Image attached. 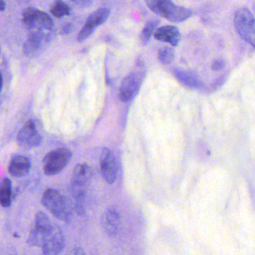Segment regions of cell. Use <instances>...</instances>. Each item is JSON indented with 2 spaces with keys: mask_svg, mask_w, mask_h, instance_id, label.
Segmentation results:
<instances>
[{
  "mask_svg": "<svg viewBox=\"0 0 255 255\" xmlns=\"http://www.w3.org/2000/svg\"><path fill=\"white\" fill-rule=\"evenodd\" d=\"M92 178V169L86 163L78 164L73 170L70 192L76 202V210L79 215L85 214L84 202L87 190Z\"/></svg>",
  "mask_w": 255,
  "mask_h": 255,
  "instance_id": "obj_1",
  "label": "cell"
},
{
  "mask_svg": "<svg viewBox=\"0 0 255 255\" xmlns=\"http://www.w3.org/2000/svg\"><path fill=\"white\" fill-rule=\"evenodd\" d=\"M145 3L154 13L171 22H182L188 19L192 14L190 9L176 5L168 0H147Z\"/></svg>",
  "mask_w": 255,
  "mask_h": 255,
  "instance_id": "obj_2",
  "label": "cell"
},
{
  "mask_svg": "<svg viewBox=\"0 0 255 255\" xmlns=\"http://www.w3.org/2000/svg\"><path fill=\"white\" fill-rule=\"evenodd\" d=\"M43 206L58 220L69 223L71 220L72 212L62 195L55 189H47L42 196Z\"/></svg>",
  "mask_w": 255,
  "mask_h": 255,
  "instance_id": "obj_3",
  "label": "cell"
},
{
  "mask_svg": "<svg viewBox=\"0 0 255 255\" xmlns=\"http://www.w3.org/2000/svg\"><path fill=\"white\" fill-rule=\"evenodd\" d=\"M22 21L31 31L30 32L47 33L46 31L52 30L54 25L53 21L47 13L34 7L25 9Z\"/></svg>",
  "mask_w": 255,
  "mask_h": 255,
  "instance_id": "obj_4",
  "label": "cell"
},
{
  "mask_svg": "<svg viewBox=\"0 0 255 255\" xmlns=\"http://www.w3.org/2000/svg\"><path fill=\"white\" fill-rule=\"evenodd\" d=\"M235 25L244 40L255 47V18L247 7H241L235 14Z\"/></svg>",
  "mask_w": 255,
  "mask_h": 255,
  "instance_id": "obj_5",
  "label": "cell"
},
{
  "mask_svg": "<svg viewBox=\"0 0 255 255\" xmlns=\"http://www.w3.org/2000/svg\"><path fill=\"white\" fill-rule=\"evenodd\" d=\"M71 151L67 148H59L49 152L43 159V169L48 176L60 173L71 160Z\"/></svg>",
  "mask_w": 255,
  "mask_h": 255,
  "instance_id": "obj_6",
  "label": "cell"
},
{
  "mask_svg": "<svg viewBox=\"0 0 255 255\" xmlns=\"http://www.w3.org/2000/svg\"><path fill=\"white\" fill-rule=\"evenodd\" d=\"M145 76L142 70L131 72L124 79L119 90V98L123 102L131 100L140 88L141 84Z\"/></svg>",
  "mask_w": 255,
  "mask_h": 255,
  "instance_id": "obj_7",
  "label": "cell"
},
{
  "mask_svg": "<svg viewBox=\"0 0 255 255\" xmlns=\"http://www.w3.org/2000/svg\"><path fill=\"white\" fill-rule=\"evenodd\" d=\"M101 226L105 233L114 238L118 235L121 224V214L117 206H109L101 217Z\"/></svg>",
  "mask_w": 255,
  "mask_h": 255,
  "instance_id": "obj_8",
  "label": "cell"
},
{
  "mask_svg": "<svg viewBox=\"0 0 255 255\" xmlns=\"http://www.w3.org/2000/svg\"><path fill=\"white\" fill-rule=\"evenodd\" d=\"M65 247L64 234L58 226L54 225L42 246L43 255H59Z\"/></svg>",
  "mask_w": 255,
  "mask_h": 255,
  "instance_id": "obj_9",
  "label": "cell"
},
{
  "mask_svg": "<svg viewBox=\"0 0 255 255\" xmlns=\"http://www.w3.org/2000/svg\"><path fill=\"white\" fill-rule=\"evenodd\" d=\"M100 169L105 181L113 184L118 178V166L116 157L109 148H104L100 155Z\"/></svg>",
  "mask_w": 255,
  "mask_h": 255,
  "instance_id": "obj_10",
  "label": "cell"
},
{
  "mask_svg": "<svg viewBox=\"0 0 255 255\" xmlns=\"http://www.w3.org/2000/svg\"><path fill=\"white\" fill-rule=\"evenodd\" d=\"M110 13V10L107 7H101L98 10H95L88 17L83 28L78 34V40L82 42L88 39L97 26L102 25L107 20Z\"/></svg>",
  "mask_w": 255,
  "mask_h": 255,
  "instance_id": "obj_11",
  "label": "cell"
},
{
  "mask_svg": "<svg viewBox=\"0 0 255 255\" xmlns=\"http://www.w3.org/2000/svg\"><path fill=\"white\" fill-rule=\"evenodd\" d=\"M42 137L34 121H27L19 130L17 135V142L23 148H31L38 146L41 143Z\"/></svg>",
  "mask_w": 255,
  "mask_h": 255,
  "instance_id": "obj_12",
  "label": "cell"
},
{
  "mask_svg": "<svg viewBox=\"0 0 255 255\" xmlns=\"http://www.w3.org/2000/svg\"><path fill=\"white\" fill-rule=\"evenodd\" d=\"M154 36L157 40L166 42L172 46H176L181 40V35L179 29L175 25H165L155 30Z\"/></svg>",
  "mask_w": 255,
  "mask_h": 255,
  "instance_id": "obj_13",
  "label": "cell"
},
{
  "mask_svg": "<svg viewBox=\"0 0 255 255\" xmlns=\"http://www.w3.org/2000/svg\"><path fill=\"white\" fill-rule=\"evenodd\" d=\"M49 36L47 33L45 32H30L24 44V52L25 55H34L47 42Z\"/></svg>",
  "mask_w": 255,
  "mask_h": 255,
  "instance_id": "obj_14",
  "label": "cell"
},
{
  "mask_svg": "<svg viewBox=\"0 0 255 255\" xmlns=\"http://www.w3.org/2000/svg\"><path fill=\"white\" fill-rule=\"evenodd\" d=\"M31 169V162L24 156H16L10 160L8 171L10 175L21 178L28 175Z\"/></svg>",
  "mask_w": 255,
  "mask_h": 255,
  "instance_id": "obj_15",
  "label": "cell"
},
{
  "mask_svg": "<svg viewBox=\"0 0 255 255\" xmlns=\"http://www.w3.org/2000/svg\"><path fill=\"white\" fill-rule=\"evenodd\" d=\"M11 182L8 178H3L0 181V205L3 208H8L11 205Z\"/></svg>",
  "mask_w": 255,
  "mask_h": 255,
  "instance_id": "obj_16",
  "label": "cell"
},
{
  "mask_svg": "<svg viewBox=\"0 0 255 255\" xmlns=\"http://www.w3.org/2000/svg\"><path fill=\"white\" fill-rule=\"evenodd\" d=\"M174 74L180 82L185 84L187 86L191 87V88H199L202 85L199 79L190 72L176 69L174 70Z\"/></svg>",
  "mask_w": 255,
  "mask_h": 255,
  "instance_id": "obj_17",
  "label": "cell"
},
{
  "mask_svg": "<svg viewBox=\"0 0 255 255\" xmlns=\"http://www.w3.org/2000/svg\"><path fill=\"white\" fill-rule=\"evenodd\" d=\"M53 227L54 225L44 213L38 212L36 214L34 228L48 234L52 230Z\"/></svg>",
  "mask_w": 255,
  "mask_h": 255,
  "instance_id": "obj_18",
  "label": "cell"
},
{
  "mask_svg": "<svg viewBox=\"0 0 255 255\" xmlns=\"http://www.w3.org/2000/svg\"><path fill=\"white\" fill-rule=\"evenodd\" d=\"M159 23H160V20L157 19H152V20H150L149 22H147L146 25H145L142 32H141L140 37H139L142 45H145L148 43L150 38H151V34H153Z\"/></svg>",
  "mask_w": 255,
  "mask_h": 255,
  "instance_id": "obj_19",
  "label": "cell"
},
{
  "mask_svg": "<svg viewBox=\"0 0 255 255\" xmlns=\"http://www.w3.org/2000/svg\"><path fill=\"white\" fill-rule=\"evenodd\" d=\"M50 11L56 17H61V16L70 14V9L64 1H57L51 7Z\"/></svg>",
  "mask_w": 255,
  "mask_h": 255,
  "instance_id": "obj_20",
  "label": "cell"
},
{
  "mask_svg": "<svg viewBox=\"0 0 255 255\" xmlns=\"http://www.w3.org/2000/svg\"><path fill=\"white\" fill-rule=\"evenodd\" d=\"M175 58V51L172 48L165 46L161 48L158 52V59L162 64H169Z\"/></svg>",
  "mask_w": 255,
  "mask_h": 255,
  "instance_id": "obj_21",
  "label": "cell"
},
{
  "mask_svg": "<svg viewBox=\"0 0 255 255\" xmlns=\"http://www.w3.org/2000/svg\"><path fill=\"white\" fill-rule=\"evenodd\" d=\"M225 64H226V62H225L224 60L223 59H217L213 62L212 64V69L214 70H222L223 67H225Z\"/></svg>",
  "mask_w": 255,
  "mask_h": 255,
  "instance_id": "obj_22",
  "label": "cell"
},
{
  "mask_svg": "<svg viewBox=\"0 0 255 255\" xmlns=\"http://www.w3.org/2000/svg\"><path fill=\"white\" fill-rule=\"evenodd\" d=\"M86 255V254H85V251H84L82 248L76 247V248L73 249V250L70 252V255Z\"/></svg>",
  "mask_w": 255,
  "mask_h": 255,
  "instance_id": "obj_23",
  "label": "cell"
},
{
  "mask_svg": "<svg viewBox=\"0 0 255 255\" xmlns=\"http://www.w3.org/2000/svg\"><path fill=\"white\" fill-rule=\"evenodd\" d=\"M72 28H73V25L70 23H67L66 25H64V27H63V32H64V34H67V33H69L71 31Z\"/></svg>",
  "mask_w": 255,
  "mask_h": 255,
  "instance_id": "obj_24",
  "label": "cell"
},
{
  "mask_svg": "<svg viewBox=\"0 0 255 255\" xmlns=\"http://www.w3.org/2000/svg\"><path fill=\"white\" fill-rule=\"evenodd\" d=\"M4 9H5V4H4V1H0V11L4 10Z\"/></svg>",
  "mask_w": 255,
  "mask_h": 255,
  "instance_id": "obj_25",
  "label": "cell"
},
{
  "mask_svg": "<svg viewBox=\"0 0 255 255\" xmlns=\"http://www.w3.org/2000/svg\"><path fill=\"white\" fill-rule=\"evenodd\" d=\"M3 85V77L1 73H0V92H1V88H2Z\"/></svg>",
  "mask_w": 255,
  "mask_h": 255,
  "instance_id": "obj_26",
  "label": "cell"
},
{
  "mask_svg": "<svg viewBox=\"0 0 255 255\" xmlns=\"http://www.w3.org/2000/svg\"><path fill=\"white\" fill-rule=\"evenodd\" d=\"M0 52H1V49H0Z\"/></svg>",
  "mask_w": 255,
  "mask_h": 255,
  "instance_id": "obj_27",
  "label": "cell"
}]
</instances>
